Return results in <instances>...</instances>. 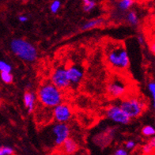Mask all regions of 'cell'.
Returning <instances> with one entry per match:
<instances>
[{
	"label": "cell",
	"mask_w": 155,
	"mask_h": 155,
	"mask_svg": "<svg viewBox=\"0 0 155 155\" xmlns=\"http://www.w3.org/2000/svg\"><path fill=\"white\" fill-rule=\"evenodd\" d=\"M0 77H1L2 82L6 84L12 83L13 80H14L11 72H1Z\"/></svg>",
	"instance_id": "obj_18"
},
{
	"label": "cell",
	"mask_w": 155,
	"mask_h": 155,
	"mask_svg": "<svg viewBox=\"0 0 155 155\" xmlns=\"http://www.w3.org/2000/svg\"><path fill=\"white\" fill-rule=\"evenodd\" d=\"M14 150L10 147H0V155H12Z\"/></svg>",
	"instance_id": "obj_22"
},
{
	"label": "cell",
	"mask_w": 155,
	"mask_h": 155,
	"mask_svg": "<svg viewBox=\"0 0 155 155\" xmlns=\"http://www.w3.org/2000/svg\"><path fill=\"white\" fill-rule=\"evenodd\" d=\"M115 155H127L128 154V152L127 150L124 148H120V149L116 150L114 153Z\"/></svg>",
	"instance_id": "obj_25"
},
{
	"label": "cell",
	"mask_w": 155,
	"mask_h": 155,
	"mask_svg": "<svg viewBox=\"0 0 155 155\" xmlns=\"http://www.w3.org/2000/svg\"><path fill=\"white\" fill-rule=\"evenodd\" d=\"M135 146H136V144H135V143L134 142V141H127L126 143H125V147H126L127 150H131L135 149Z\"/></svg>",
	"instance_id": "obj_24"
},
{
	"label": "cell",
	"mask_w": 155,
	"mask_h": 155,
	"mask_svg": "<svg viewBox=\"0 0 155 155\" xmlns=\"http://www.w3.org/2000/svg\"><path fill=\"white\" fill-rule=\"evenodd\" d=\"M51 82L61 90L69 87L71 85L67 74V68L59 67L54 70L51 77Z\"/></svg>",
	"instance_id": "obj_6"
},
{
	"label": "cell",
	"mask_w": 155,
	"mask_h": 155,
	"mask_svg": "<svg viewBox=\"0 0 155 155\" xmlns=\"http://www.w3.org/2000/svg\"><path fill=\"white\" fill-rule=\"evenodd\" d=\"M10 49L23 61L33 63L37 58V50L33 44L24 39L17 38L10 42Z\"/></svg>",
	"instance_id": "obj_3"
},
{
	"label": "cell",
	"mask_w": 155,
	"mask_h": 155,
	"mask_svg": "<svg viewBox=\"0 0 155 155\" xmlns=\"http://www.w3.org/2000/svg\"><path fill=\"white\" fill-rule=\"evenodd\" d=\"M148 90H149L151 96H152V98H153V108H154L155 105V83L153 81H151L148 83Z\"/></svg>",
	"instance_id": "obj_23"
},
{
	"label": "cell",
	"mask_w": 155,
	"mask_h": 155,
	"mask_svg": "<svg viewBox=\"0 0 155 155\" xmlns=\"http://www.w3.org/2000/svg\"><path fill=\"white\" fill-rule=\"evenodd\" d=\"M120 107L131 119L137 118L143 114L146 109V103L137 97L127 98L123 100Z\"/></svg>",
	"instance_id": "obj_4"
},
{
	"label": "cell",
	"mask_w": 155,
	"mask_h": 155,
	"mask_svg": "<svg viewBox=\"0 0 155 155\" xmlns=\"http://www.w3.org/2000/svg\"><path fill=\"white\" fill-rule=\"evenodd\" d=\"M155 147V139L154 137L152 138L149 141V143L145 144L143 146V148H142V150H143V153L145 154H150L153 152Z\"/></svg>",
	"instance_id": "obj_14"
},
{
	"label": "cell",
	"mask_w": 155,
	"mask_h": 155,
	"mask_svg": "<svg viewBox=\"0 0 155 155\" xmlns=\"http://www.w3.org/2000/svg\"><path fill=\"white\" fill-rule=\"evenodd\" d=\"M106 115L113 122L120 124H127L130 123L131 119L122 110L120 105H111L107 109Z\"/></svg>",
	"instance_id": "obj_7"
},
{
	"label": "cell",
	"mask_w": 155,
	"mask_h": 155,
	"mask_svg": "<svg viewBox=\"0 0 155 155\" xmlns=\"http://www.w3.org/2000/svg\"><path fill=\"white\" fill-rule=\"evenodd\" d=\"M60 147H62L63 151L67 154H71V153H75L78 150V146L75 141L73 139L69 138V137L63 142V144Z\"/></svg>",
	"instance_id": "obj_12"
},
{
	"label": "cell",
	"mask_w": 155,
	"mask_h": 155,
	"mask_svg": "<svg viewBox=\"0 0 155 155\" xmlns=\"http://www.w3.org/2000/svg\"><path fill=\"white\" fill-rule=\"evenodd\" d=\"M60 6H61V2L59 0H54L53 2L51 3V6H50L51 12L53 13V14L57 13L59 9H60Z\"/></svg>",
	"instance_id": "obj_21"
},
{
	"label": "cell",
	"mask_w": 155,
	"mask_h": 155,
	"mask_svg": "<svg viewBox=\"0 0 155 155\" xmlns=\"http://www.w3.org/2000/svg\"><path fill=\"white\" fill-rule=\"evenodd\" d=\"M135 0H120L118 3V7L123 11L128 10L133 6Z\"/></svg>",
	"instance_id": "obj_15"
},
{
	"label": "cell",
	"mask_w": 155,
	"mask_h": 155,
	"mask_svg": "<svg viewBox=\"0 0 155 155\" xmlns=\"http://www.w3.org/2000/svg\"><path fill=\"white\" fill-rule=\"evenodd\" d=\"M18 20L20 21L21 22H26L28 21V18L26 16H25V15H20L18 17Z\"/></svg>",
	"instance_id": "obj_26"
},
{
	"label": "cell",
	"mask_w": 155,
	"mask_h": 155,
	"mask_svg": "<svg viewBox=\"0 0 155 155\" xmlns=\"http://www.w3.org/2000/svg\"><path fill=\"white\" fill-rule=\"evenodd\" d=\"M127 91V83L122 79L116 78L108 83V92L112 97H120Z\"/></svg>",
	"instance_id": "obj_9"
},
{
	"label": "cell",
	"mask_w": 155,
	"mask_h": 155,
	"mask_svg": "<svg viewBox=\"0 0 155 155\" xmlns=\"http://www.w3.org/2000/svg\"><path fill=\"white\" fill-rule=\"evenodd\" d=\"M104 19L99 18H95L93 20H90L82 25V30H90V29H95L97 27L102 26L104 23Z\"/></svg>",
	"instance_id": "obj_13"
},
{
	"label": "cell",
	"mask_w": 155,
	"mask_h": 155,
	"mask_svg": "<svg viewBox=\"0 0 155 155\" xmlns=\"http://www.w3.org/2000/svg\"><path fill=\"white\" fill-rule=\"evenodd\" d=\"M105 57L108 65L117 71H124L130 66V58L122 42L108 41L105 45Z\"/></svg>",
	"instance_id": "obj_1"
},
{
	"label": "cell",
	"mask_w": 155,
	"mask_h": 155,
	"mask_svg": "<svg viewBox=\"0 0 155 155\" xmlns=\"http://www.w3.org/2000/svg\"><path fill=\"white\" fill-rule=\"evenodd\" d=\"M51 132L53 137V143L56 147H60L70 135V128L66 123H58L52 126Z\"/></svg>",
	"instance_id": "obj_5"
},
{
	"label": "cell",
	"mask_w": 155,
	"mask_h": 155,
	"mask_svg": "<svg viewBox=\"0 0 155 155\" xmlns=\"http://www.w3.org/2000/svg\"><path fill=\"white\" fill-rule=\"evenodd\" d=\"M22 1H24V2H27V1H29V0H22Z\"/></svg>",
	"instance_id": "obj_28"
},
{
	"label": "cell",
	"mask_w": 155,
	"mask_h": 155,
	"mask_svg": "<svg viewBox=\"0 0 155 155\" xmlns=\"http://www.w3.org/2000/svg\"><path fill=\"white\" fill-rule=\"evenodd\" d=\"M67 74L70 85H77L83 78V70L78 66H71L67 69Z\"/></svg>",
	"instance_id": "obj_10"
},
{
	"label": "cell",
	"mask_w": 155,
	"mask_h": 155,
	"mask_svg": "<svg viewBox=\"0 0 155 155\" xmlns=\"http://www.w3.org/2000/svg\"><path fill=\"white\" fill-rule=\"evenodd\" d=\"M82 2H83V10L86 12H90L96 6L94 0H82Z\"/></svg>",
	"instance_id": "obj_17"
},
{
	"label": "cell",
	"mask_w": 155,
	"mask_h": 155,
	"mask_svg": "<svg viewBox=\"0 0 155 155\" xmlns=\"http://www.w3.org/2000/svg\"><path fill=\"white\" fill-rule=\"evenodd\" d=\"M138 41H139V43L141 45H144V38L142 35H139V37H138Z\"/></svg>",
	"instance_id": "obj_27"
},
{
	"label": "cell",
	"mask_w": 155,
	"mask_h": 155,
	"mask_svg": "<svg viewBox=\"0 0 155 155\" xmlns=\"http://www.w3.org/2000/svg\"><path fill=\"white\" fill-rule=\"evenodd\" d=\"M55 120L58 123H67L71 120L72 116L71 108L67 104L60 103L54 107L52 112Z\"/></svg>",
	"instance_id": "obj_8"
},
{
	"label": "cell",
	"mask_w": 155,
	"mask_h": 155,
	"mask_svg": "<svg viewBox=\"0 0 155 155\" xmlns=\"http://www.w3.org/2000/svg\"><path fill=\"white\" fill-rule=\"evenodd\" d=\"M37 98L43 106L50 108L62 103L63 96L61 90L51 82H45L39 87Z\"/></svg>",
	"instance_id": "obj_2"
},
{
	"label": "cell",
	"mask_w": 155,
	"mask_h": 155,
	"mask_svg": "<svg viewBox=\"0 0 155 155\" xmlns=\"http://www.w3.org/2000/svg\"><path fill=\"white\" fill-rule=\"evenodd\" d=\"M142 133L144 136H153L155 134V129L153 127L150 126V125H147V126L143 127V128L142 129Z\"/></svg>",
	"instance_id": "obj_19"
},
{
	"label": "cell",
	"mask_w": 155,
	"mask_h": 155,
	"mask_svg": "<svg viewBox=\"0 0 155 155\" xmlns=\"http://www.w3.org/2000/svg\"><path fill=\"white\" fill-rule=\"evenodd\" d=\"M24 104L25 108H27L29 113L33 112L35 109V104H36V100H37V96L36 94L33 92L26 91L24 94Z\"/></svg>",
	"instance_id": "obj_11"
},
{
	"label": "cell",
	"mask_w": 155,
	"mask_h": 155,
	"mask_svg": "<svg viewBox=\"0 0 155 155\" xmlns=\"http://www.w3.org/2000/svg\"><path fill=\"white\" fill-rule=\"evenodd\" d=\"M0 98H1V94H0Z\"/></svg>",
	"instance_id": "obj_29"
},
{
	"label": "cell",
	"mask_w": 155,
	"mask_h": 155,
	"mask_svg": "<svg viewBox=\"0 0 155 155\" xmlns=\"http://www.w3.org/2000/svg\"><path fill=\"white\" fill-rule=\"evenodd\" d=\"M127 21L132 25H137L139 24V17L137 15V13L134 10H131L127 15Z\"/></svg>",
	"instance_id": "obj_16"
},
{
	"label": "cell",
	"mask_w": 155,
	"mask_h": 155,
	"mask_svg": "<svg viewBox=\"0 0 155 155\" xmlns=\"http://www.w3.org/2000/svg\"><path fill=\"white\" fill-rule=\"evenodd\" d=\"M12 67L10 63L0 60V72H11Z\"/></svg>",
	"instance_id": "obj_20"
}]
</instances>
